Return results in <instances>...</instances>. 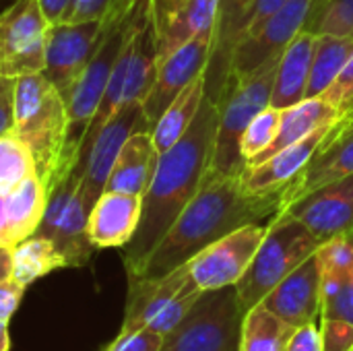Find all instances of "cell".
Here are the masks:
<instances>
[{
  "mask_svg": "<svg viewBox=\"0 0 353 351\" xmlns=\"http://www.w3.org/2000/svg\"><path fill=\"white\" fill-rule=\"evenodd\" d=\"M199 290L192 281L188 267L182 265L176 271L163 275V277H132L128 279V296H126V310L122 329H143L149 327V323L163 312L174 300H178L182 294Z\"/></svg>",
  "mask_w": 353,
  "mask_h": 351,
  "instance_id": "obj_21",
  "label": "cell"
},
{
  "mask_svg": "<svg viewBox=\"0 0 353 351\" xmlns=\"http://www.w3.org/2000/svg\"><path fill=\"white\" fill-rule=\"evenodd\" d=\"M50 21L37 0H14L0 12V74L25 77L43 70Z\"/></svg>",
  "mask_w": 353,
  "mask_h": 351,
  "instance_id": "obj_10",
  "label": "cell"
},
{
  "mask_svg": "<svg viewBox=\"0 0 353 351\" xmlns=\"http://www.w3.org/2000/svg\"><path fill=\"white\" fill-rule=\"evenodd\" d=\"M137 130H151L143 101L128 103L110 116V120L97 130L95 139L81 155L74 172L79 176V190L89 209H93L97 199L105 192L108 178L118 159V153L126 139Z\"/></svg>",
  "mask_w": 353,
  "mask_h": 351,
  "instance_id": "obj_11",
  "label": "cell"
},
{
  "mask_svg": "<svg viewBox=\"0 0 353 351\" xmlns=\"http://www.w3.org/2000/svg\"><path fill=\"white\" fill-rule=\"evenodd\" d=\"M337 122L316 128L302 141L277 151L275 155L267 157L259 166L244 168V172L240 174L242 188L246 192H254V194L288 188L302 174V170L312 161V157L319 153V149L325 145V141L335 130Z\"/></svg>",
  "mask_w": 353,
  "mask_h": 351,
  "instance_id": "obj_19",
  "label": "cell"
},
{
  "mask_svg": "<svg viewBox=\"0 0 353 351\" xmlns=\"http://www.w3.org/2000/svg\"><path fill=\"white\" fill-rule=\"evenodd\" d=\"M321 317L341 319L353 325V285L350 277H325L323 275Z\"/></svg>",
  "mask_w": 353,
  "mask_h": 351,
  "instance_id": "obj_34",
  "label": "cell"
},
{
  "mask_svg": "<svg viewBox=\"0 0 353 351\" xmlns=\"http://www.w3.org/2000/svg\"><path fill=\"white\" fill-rule=\"evenodd\" d=\"M352 351H353V350H352Z\"/></svg>",
  "mask_w": 353,
  "mask_h": 351,
  "instance_id": "obj_49",
  "label": "cell"
},
{
  "mask_svg": "<svg viewBox=\"0 0 353 351\" xmlns=\"http://www.w3.org/2000/svg\"><path fill=\"white\" fill-rule=\"evenodd\" d=\"M37 2H39V6L43 10L46 19L50 21V25H54V23H60L62 21V17H64V12L68 8V2L70 0H37Z\"/></svg>",
  "mask_w": 353,
  "mask_h": 351,
  "instance_id": "obj_43",
  "label": "cell"
},
{
  "mask_svg": "<svg viewBox=\"0 0 353 351\" xmlns=\"http://www.w3.org/2000/svg\"><path fill=\"white\" fill-rule=\"evenodd\" d=\"M283 203L285 188L254 194L242 188L240 174L209 172L134 277H163L223 236L250 223H269L283 211Z\"/></svg>",
  "mask_w": 353,
  "mask_h": 351,
  "instance_id": "obj_1",
  "label": "cell"
},
{
  "mask_svg": "<svg viewBox=\"0 0 353 351\" xmlns=\"http://www.w3.org/2000/svg\"><path fill=\"white\" fill-rule=\"evenodd\" d=\"M33 174L35 163L23 141L14 132L0 137V192L14 188Z\"/></svg>",
  "mask_w": 353,
  "mask_h": 351,
  "instance_id": "obj_32",
  "label": "cell"
},
{
  "mask_svg": "<svg viewBox=\"0 0 353 351\" xmlns=\"http://www.w3.org/2000/svg\"><path fill=\"white\" fill-rule=\"evenodd\" d=\"M321 244L353 232V174L329 182L283 209Z\"/></svg>",
  "mask_w": 353,
  "mask_h": 351,
  "instance_id": "obj_16",
  "label": "cell"
},
{
  "mask_svg": "<svg viewBox=\"0 0 353 351\" xmlns=\"http://www.w3.org/2000/svg\"><path fill=\"white\" fill-rule=\"evenodd\" d=\"M14 134L29 149L48 192L77 168L68 151L66 99L41 72L17 79Z\"/></svg>",
  "mask_w": 353,
  "mask_h": 351,
  "instance_id": "obj_3",
  "label": "cell"
},
{
  "mask_svg": "<svg viewBox=\"0 0 353 351\" xmlns=\"http://www.w3.org/2000/svg\"><path fill=\"white\" fill-rule=\"evenodd\" d=\"M217 122L219 106L211 97H205L186 134L168 151L159 153L153 178L143 194L139 230L122 248L128 277L139 275L147 257L203 186L215 151Z\"/></svg>",
  "mask_w": 353,
  "mask_h": 351,
  "instance_id": "obj_2",
  "label": "cell"
},
{
  "mask_svg": "<svg viewBox=\"0 0 353 351\" xmlns=\"http://www.w3.org/2000/svg\"><path fill=\"white\" fill-rule=\"evenodd\" d=\"M46 205L48 190L37 174L0 192V246L14 248L19 242L31 238L41 223Z\"/></svg>",
  "mask_w": 353,
  "mask_h": 351,
  "instance_id": "obj_24",
  "label": "cell"
},
{
  "mask_svg": "<svg viewBox=\"0 0 353 351\" xmlns=\"http://www.w3.org/2000/svg\"><path fill=\"white\" fill-rule=\"evenodd\" d=\"M10 350V335H8V325L0 323V351Z\"/></svg>",
  "mask_w": 353,
  "mask_h": 351,
  "instance_id": "obj_46",
  "label": "cell"
},
{
  "mask_svg": "<svg viewBox=\"0 0 353 351\" xmlns=\"http://www.w3.org/2000/svg\"><path fill=\"white\" fill-rule=\"evenodd\" d=\"M12 277V248L0 246V283Z\"/></svg>",
  "mask_w": 353,
  "mask_h": 351,
  "instance_id": "obj_45",
  "label": "cell"
},
{
  "mask_svg": "<svg viewBox=\"0 0 353 351\" xmlns=\"http://www.w3.org/2000/svg\"><path fill=\"white\" fill-rule=\"evenodd\" d=\"M288 0H252L248 14L244 19V29H242V37L254 33L265 21H269ZM240 37V39H242Z\"/></svg>",
  "mask_w": 353,
  "mask_h": 351,
  "instance_id": "obj_41",
  "label": "cell"
},
{
  "mask_svg": "<svg viewBox=\"0 0 353 351\" xmlns=\"http://www.w3.org/2000/svg\"><path fill=\"white\" fill-rule=\"evenodd\" d=\"M314 41H316V33L302 31L281 54L275 70L273 91H271L273 108L288 110L306 99Z\"/></svg>",
  "mask_w": 353,
  "mask_h": 351,
  "instance_id": "obj_25",
  "label": "cell"
},
{
  "mask_svg": "<svg viewBox=\"0 0 353 351\" xmlns=\"http://www.w3.org/2000/svg\"><path fill=\"white\" fill-rule=\"evenodd\" d=\"M25 294V285H21L19 281H14L12 277L0 283V323H10V319L14 317L21 300Z\"/></svg>",
  "mask_w": 353,
  "mask_h": 351,
  "instance_id": "obj_42",
  "label": "cell"
},
{
  "mask_svg": "<svg viewBox=\"0 0 353 351\" xmlns=\"http://www.w3.org/2000/svg\"><path fill=\"white\" fill-rule=\"evenodd\" d=\"M205 97H207V85H205V74H201L163 110V114L151 126V137L159 153L168 151L186 134Z\"/></svg>",
  "mask_w": 353,
  "mask_h": 351,
  "instance_id": "obj_28",
  "label": "cell"
},
{
  "mask_svg": "<svg viewBox=\"0 0 353 351\" xmlns=\"http://www.w3.org/2000/svg\"><path fill=\"white\" fill-rule=\"evenodd\" d=\"M353 174V122L343 118L337 122L331 137L302 170V174L285 188L283 209L300 197Z\"/></svg>",
  "mask_w": 353,
  "mask_h": 351,
  "instance_id": "obj_20",
  "label": "cell"
},
{
  "mask_svg": "<svg viewBox=\"0 0 353 351\" xmlns=\"http://www.w3.org/2000/svg\"><path fill=\"white\" fill-rule=\"evenodd\" d=\"M252 0H219V12L215 23V39L209 66L205 70L207 97L217 106L230 91L232 81V60L236 46L242 37L244 19L248 14Z\"/></svg>",
  "mask_w": 353,
  "mask_h": 351,
  "instance_id": "obj_23",
  "label": "cell"
},
{
  "mask_svg": "<svg viewBox=\"0 0 353 351\" xmlns=\"http://www.w3.org/2000/svg\"><path fill=\"white\" fill-rule=\"evenodd\" d=\"M261 304L292 327L319 321L323 312V271L316 252L271 290Z\"/></svg>",
  "mask_w": 353,
  "mask_h": 351,
  "instance_id": "obj_18",
  "label": "cell"
},
{
  "mask_svg": "<svg viewBox=\"0 0 353 351\" xmlns=\"http://www.w3.org/2000/svg\"><path fill=\"white\" fill-rule=\"evenodd\" d=\"M141 8V6H139ZM137 8V10H139ZM134 12L128 17L110 21L103 25V35L99 39V46L77 79L74 87L66 95V110H68V151L70 157L79 163V147L81 141L101 103V97L105 93L110 74L114 70V64L120 56V50L128 37L130 25L134 21Z\"/></svg>",
  "mask_w": 353,
  "mask_h": 351,
  "instance_id": "obj_8",
  "label": "cell"
},
{
  "mask_svg": "<svg viewBox=\"0 0 353 351\" xmlns=\"http://www.w3.org/2000/svg\"><path fill=\"white\" fill-rule=\"evenodd\" d=\"M285 351H323V339H321V319L306 323L302 327H296Z\"/></svg>",
  "mask_w": 353,
  "mask_h": 351,
  "instance_id": "obj_40",
  "label": "cell"
},
{
  "mask_svg": "<svg viewBox=\"0 0 353 351\" xmlns=\"http://www.w3.org/2000/svg\"><path fill=\"white\" fill-rule=\"evenodd\" d=\"M89 213L91 209L79 190V176L72 170L48 192V205L35 232V236L48 238L56 246L66 269L85 267L97 250L87 232Z\"/></svg>",
  "mask_w": 353,
  "mask_h": 351,
  "instance_id": "obj_9",
  "label": "cell"
},
{
  "mask_svg": "<svg viewBox=\"0 0 353 351\" xmlns=\"http://www.w3.org/2000/svg\"><path fill=\"white\" fill-rule=\"evenodd\" d=\"M333 0H312V8H310V17H308V23H306V29L304 31H314L316 23L321 21V17L325 14V10L331 6Z\"/></svg>",
  "mask_w": 353,
  "mask_h": 351,
  "instance_id": "obj_44",
  "label": "cell"
},
{
  "mask_svg": "<svg viewBox=\"0 0 353 351\" xmlns=\"http://www.w3.org/2000/svg\"><path fill=\"white\" fill-rule=\"evenodd\" d=\"M267 230L269 223L244 225L192 257L186 267L196 288L201 292H211L236 285L248 271Z\"/></svg>",
  "mask_w": 353,
  "mask_h": 351,
  "instance_id": "obj_12",
  "label": "cell"
},
{
  "mask_svg": "<svg viewBox=\"0 0 353 351\" xmlns=\"http://www.w3.org/2000/svg\"><path fill=\"white\" fill-rule=\"evenodd\" d=\"M143 213V197L105 190L89 213V240L97 250L124 248L137 234Z\"/></svg>",
  "mask_w": 353,
  "mask_h": 351,
  "instance_id": "obj_22",
  "label": "cell"
},
{
  "mask_svg": "<svg viewBox=\"0 0 353 351\" xmlns=\"http://www.w3.org/2000/svg\"><path fill=\"white\" fill-rule=\"evenodd\" d=\"M312 0H288L269 21L254 33L242 37L232 60V81H240L256 72L263 64L279 60L285 48L306 29Z\"/></svg>",
  "mask_w": 353,
  "mask_h": 351,
  "instance_id": "obj_13",
  "label": "cell"
},
{
  "mask_svg": "<svg viewBox=\"0 0 353 351\" xmlns=\"http://www.w3.org/2000/svg\"><path fill=\"white\" fill-rule=\"evenodd\" d=\"M321 242L292 215L281 211L269 221L267 236L256 250L248 271L236 283L244 310L254 308L294 269L319 250Z\"/></svg>",
  "mask_w": 353,
  "mask_h": 351,
  "instance_id": "obj_5",
  "label": "cell"
},
{
  "mask_svg": "<svg viewBox=\"0 0 353 351\" xmlns=\"http://www.w3.org/2000/svg\"><path fill=\"white\" fill-rule=\"evenodd\" d=\"M341 120L339 112L323 97H312V99H304L288 110H283L281 114V124H279V130H277V137L275 141L269 145V149L265 153H261L256 159H252L250 163H246V168H252V166H259L263 163L267 157L275 155L277 151L302 141L304 137H308L310 132H314L316 128L321 126H327V124H333Z\"/></svg>",
  "mask_w": 353,
  "mask_h": 351,
  "instance_id": "obj_27",
  "label": "cell"
},
{
  "mask_svg": "<svg viewBox=\"0 0 353 351\" xmlns=\"http://www.w3.org/2000/svg\"><path fill=\"white\" fill-rule=\"evenodd\" d=\"M281 114H283V110L267 106L263 112H259L250 120V124L246 126V130L240 139V153L246 163H250L261 153H265L269 149V145L275 141L279 124H281Z\"/></svg>",
  "mask_w": 353,
  "mask_h": 351,
  "instance_id": "obj_33",
  "label": "cell"
},
{
  "mask_svg": "<svg viewBox=\"0 0 353 351\" xmlns=\"http://www.w3.org/2000/svg\"><path fill=\"white\" fill-rule=\"evenodd\" d=\"M103 35L101 21L87 23H54L48 31L46 41V62L41 74L62 93H70L77 79L93 58L99 39Z\"/></svg>",
  "mask_w": 353,
  "mask_h": 351,
  "instance_id": "obj_14",
  "label": "cell"
},
{
  "mask_svg": "<svg viewBox=\"0 0 353 351\" xmlns=\"http://www.w3.org/2000/svg\"><path fill=\"white\" fill-rule=\"evenodd\" d=\"M157 157H159V151L155 149L151 130L132 132L118 153V159L112 168L105 190L143 197L153 178Z\"/></svg>",
  "mask_w": 353,
  "mask_h": 351,
  "instance_id": "obj_26",
  "label": "cell"
},
{
  "mask_svg": "<svg viewBox=\"0 0 353 351\" xmlns=\"http://www.w3.org/2000/svg\"><path fill=\"white\" fill-rule=\"evenodd\" d=\"M350 281H352V285H353V265H352V271H350Z\"/></svg>",
  "mask_w": 353,
  "mask_h": 351,
  "instance_id": "obj_48",
  "label": "cell"
},
{
  "mask_svg": "<svg viewBox=\"0 0 353 351\" xmlns=\"http://www.w3.org/2000/svg\"><path fill=\"white\" fill-rule=\"evenodd\" d=\"M321 339L323 351H352L353 325L341 319L321 317Z\"/></svg>",
  "mask_w": 353,
  "mask_h": 351,
  "instance_id": "obj_38",
  "label": "cell"
},
{
  "mask_svg": "<svg viewBox=\"0 0 353 351\" xmlns=\"http://www.w3.org/2000/svg\"><path fill=\"white\" fill-rule=\"evenodd\" d=\"M14 89L17 79L0 74V137L14 132Z\"/></svg>",
  "mask_w": 353,
  "mask_h": 351,
  "instance_id": "obj_39",
  "label": "cell"
},
{
  "mask_svg": "<svg viewBox=\"0 0 353 351\" xmlns=\"http://www.w3.org/2000/svg\"><path fill=\"white\" fill-rule=\"evenodd\" d=\"M141 2H145V0H120L118 6H116V10H118V12H130V10H134Z\"/></svg>",
  "mask_w": 353,
  "mask_h": 351,
  "instance_id": "obj_47",
  "label": "cell"
},
{
  "mask_svg": "<svg viewBox=\"0 0 353 351\" xmlns=\"http://www.w3.org/2000/svg\"><path fill=\"white\" fill-rule=\"evenodd\" d=\"M353 54V35L316 33L310 79L306 87V99L321 97L337 79L345 62Z\"/></svg>",
  "mask_w": 353,
  "mask_h": 351,
  "instance_id": "obj_29",
  "label": "cell"
},
{
  "mask_svg": "<svg viewBox=\"0 0 353 351\" xmlns=\"http://www.w3.org/2000/svg\"><path fill=\"white\" fill-rule=\"evenodd\" d=\"M294 329L269 308L256 304L244 314L240 351H285Z\"/></svg>",
  "mask_w": 353,
  "mask_h": 351,
  "instance_id": "obj_31",
  "label": "cell"
},
{
  "mask_svg": "<svg viewBox=\"0 0 353 351\" xmlns=\"http://www.w3.org/2000/svg\"><path fill=\"white\" fill-rule=\"evenodd\" d=\"M145 12L157 58H163L199 33L215 29L219 0H145Z\"/></svg>",
  "mask_w": 353,
  "mask_h": 351,
  "instance_id": "obj_17",
  "label": "cell"
},
{
  "mask_svg": "<svg viewBox=\"0 0 353 351\" xmlns=\"http://www.w3.org/2000/svg\"><path fill=\"white\" fill-rule=\"evenodd\" d=\"M312 33L353 35V0H333Z\"/></svg>",
  "mask_w": 353,
  "mask_h": 351,
  "instance_id": "obj_36",
  "label": "cell"
},
{
  "mask_svg": "<svg viewBox=\"0 0 353 351\" xmlns=\"http://www.w3.org/2000/svg\"><path fill=\"white\" fill-rule=\"evenodd\" d=\"M157 46L153 37V29L149 25L147 12H145V2L134 14V21L130 25L128 37L120 50V56L114 64V70L110 74L105 93L101 97V103L81 141L79 147V159L89 147V143L95 139L97 130L114 116L120 108L143 101L155 81L157 72Z\"/></svg>",
  "mask_w": 353,
  "mask_h": 351,
  "instance_id": "obj_4",
  "label": "cell"
},
{
  "mask_svg": "<svg viewBox=\"0 0 353 351\" xmlns=\"http://www.w3.org/2000/svg\"><path fill=\"white\" fill-rule=\"evenodd\" d=\"M244 314L236 285L203 292L161 351H240Z\"/></svg>",
  "mask_w": 353,
  "mask_h": 351,
  "instance_id": "obj_6",
  "label": "cell"
},
{
  "mask_svg": "<svg viewBox=\"0 0 353 351\" xmlns=\"http://www.w3.org/2000/svg\"><path fill=\"white\" fill-rule=\"evenodd\" d=\"M58 269H66V265L48 238L33 234L12 248V279L25 288Z\"/></svg>",
  "mask_w": 353,
  "mask_h": 351,
  "instance_id": "obj_30",
  "label": "cell"
},
{
  "mask_svg": "<svg viewBox=\"0 0 353 351\" xmlns=\"http://www.w3.org/2000/svg\"><path fill=\"white\" fill-rule=\"evenodd\" d=\"M277 62L279 60H271L250 77L232 83L228 95L219 103L215 151L209 172L225 176H238L244 172L246 161L240 153V139L250 120L271 106Z\"/></svg>",
  "mask_w": 353,
  "mask_h": 351,
  "instance_id": "obj_7",
  "label": "cell"
},
{
  "mask_svg": "<svg viewBox=\"0 0 353 351\" xmlns=\"http://www.w3.org/2000/svg\"><path fill=\"white\" fill-rule=\"evenodd\" d=\"M120 0H70L62 17L66 23H87V21H105L118 6Z\"/></svg>",
  "mask_w": 353,
  "mask_h": 351,
  "instance_id": "obj_37",
  "label": "cell"
},
{
  "mask_svg": "<svg viewBox=\"0 0 353 351\" xmlns=\"http://www.w3.org/2000/svg\"><path fill=\"white\" fill-rule=\"evenodd\" d=\"M321 97L327 99L339 112L341 118L353 122V54L337 74V79L333 81V85Z\"/></svg>",
  "mask_w": 353,
  "mask_h": 351,
  "instance_id": "obj_35",
  "label": "cell"
},
{
  "mask_svg": "<svg viewBox=\"0 0 353 351\" xmlns=\"http://www.w3.org/2000/svg\"><path fill=\"white\" fill-rule=\"evenodd\" d=\"M213 39L215 29L203 31L186 43L178 46L168 56L159 58L155 81L143 99V110L151 126L194 79L205 74L213 52Z\"/></svg>",
  "mask_w": 353,
  "mask_h": 351,
  "instance_id": "obj_15",
  "label": "cell"
}]
</instances>
